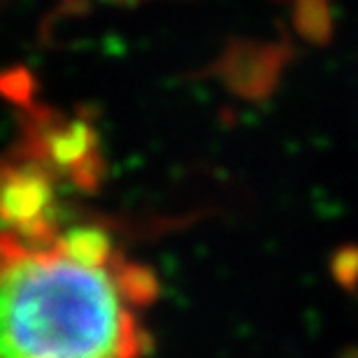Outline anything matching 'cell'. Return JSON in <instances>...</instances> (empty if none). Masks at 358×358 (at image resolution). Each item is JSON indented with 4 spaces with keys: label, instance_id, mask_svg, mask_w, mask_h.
I'll return each mask as SVG.
<instances>
[{
    "label": "cell",
    "instance_id": "1",
    "mask_svg": "<svg viewBox=\"0 0 358 358\" xmlns=\"http://www.w3.org/2000/svg\"><path fill=\"white\" fill-rule=\"evenodd\" d=\"M54 189L40 168L0 170V226L24 235V242L52 240Z\"/></svg>",
    "mask_w": 358,
    "mask_h": 358
},
{
    "label": "cell",
    "instance_id": "6",
    "mask_svg": "<svg viewBox=\"0 0 358 358\" xmlns=\"http://www.w3.org/2000/svg\"><path fill=\"white\" fill-rule=\"evenodd\" d=\"M117 284L121 296L131 300L135 305H147L156 298V277L147 268L138 266H124L117 272Z\"/></svg>",
    "mask_w": 358,
    "mask_h": 358
},
{
    "label": "cell",
    "instance_id": "3",
    "mask_svg": "<svg viewBox=\"0 0 358 358\" xmlns=\"http://www.w3.org/2000/svg\"><path fill=\"white\" fill-rule=\"evenodd\" d=\"M45 154L59 168H68L73 173L80 163L87 161L91 154H96V133L84 121H73L59 131L47 133Z\"/></svg>",
    "mask_w": 358,
    "mask_h": 358
},
{
    "label": "cell",
    "instance_id": "8",
    "mask_svg": "<svg viewBox=\"0 0 358 358\" xmlns=\"http://www.w3.org/2000/svg\"><path fill=\"white\" fill-rule=\"evenodd\" d=\"M0 91L10 98L26 100L28 93H31V80H28L24 70H14V73L0 77Z\"/></svg>",
    "mask_w": 358,
    "mask_h": 358
},
{
    "label": "cell",
    "instance_id": "4",
    "mask_svg": "<svg viewBox=\"0 0 358 358\" xmlns=\"http://www.w3.org/2000/svg\"><path fill=\"white\" fill-rule=\"evenodd\" d=\"M61 249L68 259L91 268H103L112 256L110 235L100 228H73L63 235Z\"/></svg>",
    "mask_w": 358,
    "mask_h": 358
},
{
    "label": "cell",
    "instance_id": "5",
    "mask_svg": "<svg viewBox=\"0 0 358 358\" xmlns=\"http://www.w3.org/2000/svg\"><path fill=\"white\" fill-rule=\"evenodd\" d=\"M298 31L312 42H326L331 35V12L326 0H298L296 7Z\"/></svg>",
    "mask_w": 358,
    "mask_h": 358
},
{
    "label": "cell",
    "instance_id": "2",
    "mask_svg": "<svg viewBox=\"0 0 358 358\" xmlns=\"http://www.w3.org/2000/svg\"><path fill=\"white\" fill-rule=\"evenodd\" d=\"M284 52L277 47H245L233 52L228 68V80L247 96L268 93L282 70Z\"/></svg>",
    "mask_w": 358,
    "mask_h": 358
},
{
    "label": "cell",
    "instance_id": "7",
    "mask_svg": "<svg viewBox=\"0 0 358 358\" xmlns=\"http://www.w3.org/2000/svg\"><path fill=\"white\" fill-rule=\"evenodd\" d=\"M333 272L342 286H354L358 282V249H342L333 261Z\"/></svg>",
    "mask_w": 358,
    "mask_h": 358
}]
</instances>
